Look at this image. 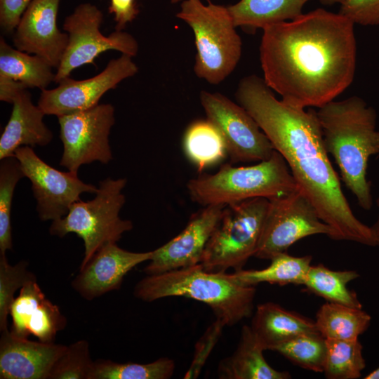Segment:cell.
<instances>
[{"label":"cell","mask_w":379,"mask_h":379,"mask_svg":"<svg viewBox=\"0 0 379 379\" xmlns=\"http://www.w3.org/2000/svg\"><path fill=\"white\" fill-rule=\"evenodd\" d=\"M354 23L317 8L263 28L260 60L266 84L284 102L321 107L353 81L357 46Z\"/></svg>","instance_id":"6da1fadb"},{"label":"cell","mask_w":379,"mask_h":379,"mask_svg":"<svg viewBox=\"0 0 379 379\" xmlns=\"http://www.w3.org/2000/svg\"><path fill=\"white\" fill-rule=\"evenodd\" d=\"M236 98L284 157L300 190L331 227L330 238L376 246L371 227L354 215L342 191L317 112L277 100L255 75L240 81Z\"/></svg>","instance_id":"7a4b0ae2"},{"label":"cell","mask_w":379,"mask_h":379,"mask_svg":"<svg viewBox=\"0 0 379 379\" xmlns=\"http://www.w3.org/2000/svg\"><path fill=\"white\" fill-rule=\"evenodd\" d=\"M325 147L340 171L346 187L365 210L373 206L367 167L371 156L379 153L376 114L360 98L332 100L317 112Z\"/></svg>","instance_id":"3957f363"},{"label":"cell","mask_w":379,"mask_h":379,"mask_svg":"<svg viewBox=\"0 0 379 379\" xmlns=\"http://www.w3.org/2000/svg\"><path fill=\"white\" fill-rule=\"evenodd\" d=\"M255 292V286L241 284L225 272H207L201 263L147 275L134 288L135 296L146 302L174 296L200 301L229 326L252 315Z\"/></svg>","instance_id":"277c9868"},{"label":"cell","mask_w":379,"mask_h":379,"mask_svg":"<svg viewBox=\"0 0 379 379\" xmlns=\"http://www.w3.org/2000/svg\"><path fill=\"white\" fill-rule=\"evenodd\" d=\"M187 187L192 201L203 206H226L259 197L271 200L300 189L285 159L275 149L268 159L255 165L224 164L213 174L190 180Z\"/></svg>","instance_id":"5b68a950"},{"label":"cell","mask_w":379,"mask_h":379,"mask_svg":"<svg viewBox=\"0 0 379 379\" xmlns=\"http://www.w3.org/2000/svg\"><path fill=\"white\" fill-rule=\"evenodd\" d=\"M176 16L193 30L197 48L194 71L209 84H218L235 69L242 42L227 7L200 0H184Z\"/></svg>","instance_id":"8992f818"},{"label":"cell","mask_w":379,"mask_h":379,"mask_svg":"<svg viewBox=\"0 0 379 379\" xmlns=\"http://www.w3.org/2000/svg\"><path fill=\"white\" fill-rule=\"evenodd\" d=\"M126 178H107L99 183L94 199L72 204L66 215L52 221L49 232L63 237L75 233L84 243V257L80 268L105 244L117 243L122 234L133 229V223L122 220L119 212L126 199L122 193Z\"/></svg>","instance_id":"52a82bcc"},{"label":"cell","mask_w":379,"mask_h":379,"mask_svg":"<svg viewBox=\"0 0 379 379\" xmlns=\"http://www.w3.org/2000/svg\"><path fill=\"white\" fill-rule=\"evenodd\" d=\"M265 198H253L226 206L210 237L201 264L204 270L225 272L243 269L255 255L269 206Z\"/></svg>","instance_id":"ba28073f"},{"label":"cell","mask_w":379,"mask_h":379,"mask_svg":"<svg viewBox=\"0 0 379 379\" xmlns=\"http://www.w3.org/2000/svg\"><path fill=\"white\" fill-rule=\"evenodd\" d=\"M102 19L101 11L90 3L79 4L66 17L63 29L68 34V44L57 68L55 83L69 77L74 69L81 66L95 65V58L106 51L115 50L132 57L136 55V39L122 30L103 35L100 30Z\"/></svg>","instance_id":"9c48e42d"},{"label":"cell","mask_w":379,"mask_h":379,"mask_svg":"<svg viewBox=\"0 0 379 379\" xmlns=\"http://www.w3.org/2000/svg\"><path fill=\"white\" fill-rule=\"evenodd\" d=\"M269 201L255 257L270 260L309 236L325 234L330 238L331 227L300 189Z\"/></svg>","instance_id":"30bf717a"},{"label":"cell","mask_w":379,"mask_h":379,"mask_svg":"<svg viewBox=\"0 0 379 379\" xmlns=\"http://www.w3.org/2000/svg\"><path fill=\"white\" fill-rule=\"evenodd\" d=\"M63 153L60 165L77 172L84 164L112 159L109 135L115 123L114 108L109 103L58 117Z\"/></svg>","instance_id":"8fae6325"},{"label":"cell","mask_w":379,"mask_h":379,"mask_svg":"<svg viewBox=\"0 0 379 379\" xmlns=\"http://www.w3.org/2000/svg\"><path fill=\"white\" fill-rule=\"evenodd\" d=\"M200 102L211 121L221 133L234 163L268 159L274 149L255 119L240 105L219 93L201 91Z\"/></svg>","instance_id":"7c38bea8"},{"label":"cell","mask_w":379,"mask_h":379,"mask_svg":"<svg viewBox=\"0 0 379 379\" xmlns=\"http://www.w3.org/2000/svg\"><path fill=\"white\" fill-rule=\"evenodd\" d=\"M25 177L32 184L36 211L43 220H55L66 215L72 204L84 192L96 193L98 188L83 182L77 172L58 171L47 164L32 147H19L14 154Z\"/></svg>","instance_id":"4fadbf2b"},{"label":"cell","mask_w":379,"mask_h":379,"mask_svg":"<svg viewBox=\"0 0 379 379\" xmlns=\"http://www.w3.org/2000/svg\"><path fill=\"white\" fill-rule=\"evenodd\" d=\"M132 56L122 54L112 59L98 74L83 80L69 77L61 79L53 89H42L38 105L45 114L57 117L89 109L124 79L134 76L138 67Z\"/></svg>","instance_id":"5bb4252c"},{"label":"cell","mask_w":379,"mask_h":379,"mask_svg":"<svg viewBox=\"0 0 379 379\" xmlns=\"http://www.w3.org/2000/svg\"><path fill=\"white\" fill-rule=\"evenodd\" d=\"M225 207L207 206L193 214L179 234L152 251L149 263L143 271L152 275L199 264Z\"/></svg>","instance_id":"9a60e30c"},{"label":"cell","mask_w":379,"mask_h":379,"mask_svg":"<svg viewBox=\"0 0 379 379\" xmlns=\"http://www.w3.org/2000/svg\"><path fill=\"white\" fill-rule=\"evenodd\" d=\"M60 0H33L15 28V47L36 55L58 68L68 44V34L56 24Z\"/></svg>","instance_id":"2e32d148"},{"label":"cell","mask_w":379,"mask_h":379,"mask_svg":"<svg viewBox=\"0 0 379 379\" xmlns=\"http://www.w3.org/2000/svg\"><path fill=\"white\" fill-rule=\"evenodd\" d=\"M152 255V251L131 252L115 242L107 243L79 269L72 286L82 298L91 300L120 288L126 274L140 263L149 260Z\"/></svg>","instance_id":"e0dca14e"},{"label":"cell","mask_w":379,"mask_h":379,"mask_svg":"<svg viewBox=\"0 0 379 379\" xmlns=\"http://www.w3.org/2000/svg\"><path fill=\"white\" fill-rule=\"evenodd\" d=\"M67 346L32 341L11 333H1V379H48L51 371Z\"/></svg>","instance_id":"ac0fdd59"},{"label":"cell","mask_w":379,"mask_h":379,"mask_svg":"<svg viewBox=\"0 0 379 379\" xmlns=\"http://www.w3.org/2000/svg\"><path fill=\"white\" fill-rule=\"evenodd\" d=\"M9 315L11 333L25 338L32 335L44 343L54 342L58 332L67 324L66 317L58 306L46 297L37 281H29L20 288Z\"/></svg>","instance_id":"d6986e66"},{"label":"cell","mask_w":379,"mask_h":379,"mask_svg":"<svg viewBox=\"0 0 379 379\" xmlns=\"http://www.w3.org/2000/svg\"><path fill=\"white\" fill-rule=\"evenodd\" d=\"M12 104L11 117L0 138V160L14 156L23 146H46L53 137L44 122L45 113L33 103L27 89L21 91Z\"/></svg>","instance_id":"ffe728a7"},{"label":"cell","mask_w":379,"mask_h":379,"mask_svg":"<svg viewBox=\"0 0 379 379\" xmlns=\"http://www.w3.org/2000/svg\"><path fill=\"white\" fill-rule=\"evenodd\" d=\"M266 350L251 327L244 325L234 353L222 359L218 375L221 379H289L288 371L273 368L265 360Z\"/></svg>","instance_id":"44dd1931"},{"label":"cell","mask_w":379,"mask_h":379,"mask_svg":"<svg viewBox=\"0 0 379 379\" xmlns=\"http://www.w3.org/2000/svg\"><path fill=\"white\" fill-rule=\"evenodd\" d=\"M265 350L306 333L319 332L315 321L274 302L257 306L250 326Z\"/></svg>","instance_id":"7402d4cb"},{"label":"cell","mask_w":379,"mask_h":379,"mask_svg":"<svg viewBox=\"0 0 379 379\" xmlns=\"http://www.w3.org/2000/svg\"><path fill=\"white\" fill-rule=\"evenodd\" d=\"M308 1L240 0L227 8L236 27L254 30L297 18Z\"/></svg>","instance_id":"603a6c76"},{"label":"cell","mask_w":379,"mask_h":379,"mask_svg":"<svg viewBox=\"0 0 379 379\" xmlns=\"http://www.w3.org/2000/svg\"><path fill=\"white\" fill-rule=\"evenodd\" d=\"M311 255L296 257L286 252L276 255L270 259V264L262 270H241L228 274L237 282L255 286L260 283L284 286L303 285L312 262Z\"/></svg>","instance_id":"cb8c5ba5"},{"label":"cell","mask_w":379,"mask_h":379,"mask_svg":"<svg viewBox=\"0 0 379 379\" xmlns=\"http://www.w3.org/2000/svg\"><path fill=\"white\" fill-rule=\"evenodd\" d=\"M52 68L41 57L13 48L1 37L0 74L42 90L55 80Z\"/></svg>","instance_id":"d4e9b609"},{"label":"cell","mask_w":379,"mask_h":379,"mask_svg":"<svg viewBox=\"0 0 379 379\" xmlns=\"http://www.w3.org/2000/svg\"><path fill=\"white\" fill-rule=\"evenodd\" d=\"M371 317L362 308L327 302L319 309L314 320L326 339L357 340L369 327Z\"/></svg>","instance_id":"484cf974"},{"label":"cell","mask_w":379,"mask_h":379,"mask_svg":"<svg viewBox=\"0 0 379 379\" xmlns=\"http://www.w3.org/2000/svg\"><path fill=\"white\" fill-rule=\"evenodd\" d=\"M359 277L354 270H332L319 264L310 266L303 286L328 302L362 308L356 293L347 287Z\"/></svg>","instance_id":"4316f807"},{"label":"cell","mask_w":379,"mask_h":379,"mask_svg":"<svg viewBox=\"0 0 379 379\" xmlns=\"http://www.w3.org/2000/svg\"><path fill=\"white\" fill-rule=\"evenodd\" d=\"M187 158L201 171L222 160L227 150L218 128L207 119L192 123L183 138Z\"/></svg>","instance_id":"83f0119b"},{"label":"cell","mask_w":379,"mask_h":379,"mask_svg":"<svg viewBox=\"0 0 379 379\" xmlns=\"http://www.w3.org/2000/svg\"><path fill=\"white\" fill-rule=\"evenodd\" d=\"M326 339V338H325ZM323 373L328 379H357L366 367L363 347L359 339H326Z\"/></svg>","instance_id":"f1b7e54d"},{"label":"cell","mask_w":379,"mask_h":379,"mask_svg":"<svg viewBox=\"0 0 379 379\" xmlns=\"http://www.w3.org/2000/svg\"><path fill=\"white\" fill-rule=\"evenodd\" d=\"M174 370L173 360L166 357L148 364H120L98 359L94 361L90 379H168Z\"/></svg>","instance_id":"f546056e"},{"label":"cell","mask_w":379,"mask_h":379,"mask_svg":"<svg viewBox=\"0 0 379 379\" xmlns=\"http://www.w3.org/2000/svg\"><path fill=\"white\" fill-rule=\"evenodd\" d=\"M272 350L283 355L305 369L323 373L326 353V339L319 333H306L275 346Z\"/></svg>","instance_id":"4dcf8cb0"},{"label":"cell","mask_w":379,"mask_h":379,"mask_svg":"<svg viewBox=\"0 0 379 379\" xmlns=\"http://www.w3.org/2000/svg\"><path fill=\"white\" fill-rule=\"evenodd\" d=\"M25 177L20 164L15 156L4 158L0 163V253L12 249L11 211L15 187Z\"/></svg>","instance_id":"1f68e13d"},{"label":"cell","mask_w":379,"mask_h":379,"mask_svg":"<svg viewBox=\"0 0 379 379\" xmlns=\"http://www.w3.org/2000/svg\"><path fill=\"white\" fill-rule=\"evenodd\" d=\"M24 260L15 265L8 262L6 254L0 253V331H8V316L18 289L29 281H36V276L27 269Z\"/></svg>","instance_id":"d6a6232c"},{"label":"cell","mask_w":379,"mask_h":379,"mask_svg":"<svg viewBox=\"0 0 379 379\" xmlns=\"http://www.w3.org/2000/svg\"><path fill=\"white\" fill-rule=\"evenodd\" d=\"M93 364L88 341L80 340L67 346L48 379H90Z\"/></svg>","instance_id":"836d02e7"},{"label":"cell","mask_w":379,"mask_h":379,"mask_svg":"<svg viewBox=\"0 0 379 379\" xmlns=\"http://www.w3.org/2000/svg\"><path fill=\"white\" fill-rule=\"evenodd\" d=\"M339 13L354 24L379 25V0H345L340 4Z\"/></svg>","instance_id":"e575fe53"},{"label":"cell","mask_w":379,"mask_h":379,"mask_svg":"<svg viewBox=\"0 0 379 379\" xmlns=\"http://www.w3.org/2000/svg\"><path fill=\"white\" fill-rule=\"evenodd\" d=\"M224 326H225V324L216 319V321L208 328L199 342V347L197 348L192 366L185 374V378H194L198 376Z\"/></svg>","instance_id":"d590c367"},{"label":"cell","mask_w":379,"mask_h":379,"mask_svg":"<svg viewBox=\"0 0 379 379\" xmlns=\"http://www.w3.org/2000/svg\"><path fill=\"white\" fill-rule=\"evenodd\" d=\"M33 0H0V25L6 32L15 29Z\"/></svg>","instance_id":"8d00e7d4"},{"label":"cell","mask_w":379,"mask_h":379,"mask_svg":"<svg viewBox=\"0 0 379 379\" xmlns=\"http://www.w3.org/2000/svg\"><path fill=\"white\" fill-rule=\"evenodd\" d=\"M109 12L114 15L116 30H122L139 13L135 0H110Z\"/></svg>","instance_id":"74e56055"},{"label":"cell","mask_w":379,"mask_h":379,"mask_svg":"<svg viewBox=\"0 0 379 379\" xmlns=\"http://www.w3.org/2000/svg\"><path fill=\"white\" fill-rule=\"evenodd\" d=\"M28 87L23 83L0 74V100L13 103L14 98Z\"/></svg>","instance_id":"f35d334b"},{"label":"cell","mask_w":379,"mask_h":379,"mask_svg":"<svg viewBox=\"0 0 379 379\" xmlns=\"http://www.w3.org/2000/svg\"><path fill=\"white\" fill-rule=\"evenodd\" d=\"M377 206L379 208V197L377 199ZM376 246L379 247V213L375 222L371 227Z\"/></svg>","instance_id":"ab89813d"},{"label":"cell","mask_w":379,"mask_h":379,"mask_svg":"<svg viewBox=\"0 0 379 379\" xmlns=\"http://www.w3.org/2000/svg\"><path fill=\"white\" fill-rule=\"evenodd\" d=\"M364 379H379V367L366 375Z\"/></svg>","instance_id":"60d3db41"},{"label":"cell","mask_w":379,"mask_h":379,"mask_svg":"<svg viewBox=\"0 0 379 379\" xmlns=\"http://www.w3.org/2000/svg\"><path fill=\"white\" fill-rule=\"evenodd\" d=\"M345 0H319V1L326 6L333 5L335 4H342Z\"/></svg>","instance_id":"b9f144b4"},{"label":"cell","mask_w":379,"mask_h":379,"mask_svg":"<svg viewBox=\"0 0 379 379\" xmlns=\"http://www.w3.org/2000/svg\"><path fill=\"white\" fill-rule=\"evenodd\" d=\"M181 1H184V0H171V2L172 4H176V3L180 2Z\"/></svg>","instance_id":"7bdbcfd3"}]
</instances>
